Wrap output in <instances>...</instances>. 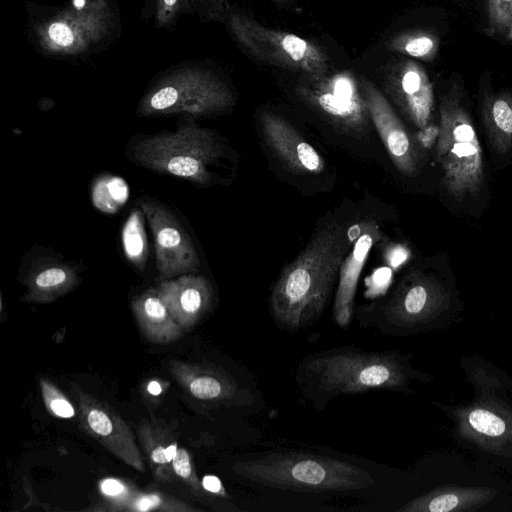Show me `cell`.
Wrapping results in <instances>:
<instances>
[{
	"instance_id": "4dcf8cb0",
	"label": "cell",
	"mask_w": 512,
	"mask_h": 512,
	"mask_svg": "<svg viewBox=\"0 0 512 512\" xmlns=\"http://www.w3.org/2000/svg\"><path fill=\"white\" fill-rule=\"evenodd\" d=\"M177 450L178 447L175 443L167 446L158 445L150 450L149 457L154 464L165 465L172 463Z\"/></svg>"
},
{
	"instance_id": "ffe728a7",
	"label": "cell",
	"mask_w": 512,
	"mask_h": 512,
	"mask_svg": "<svg viewBox=\"0 0 512 512\" xmlns=\"http://www.w3.org/2000/svg\"><path fill=\"white\" fill-rule=\"evenodd\" d=\"M482 115L488 138L500 154L512 147V94L488 96L483 101Z\"/></svg>"
},
{
	"instance_id": "8fae6325",
	"label": "cell",
	"mask_w": 512,
	"mask_h": 512,
	"mask_svg": "<svg viewBox=\"0 0 512 512\" xmlns=\"http://www.w3.org/2000/svg\"><path fill=\"white\" fill-rule=\"evenodd\" d=\"M369 116L396 168L415 175L420 167L419 150L385 96L370 82H363Z\"/></svg>"
},
{
	"instance_id": "d6986e66",
	"label": "cell",
	"mask_w": 512,
	"mask_h": 512,
	"mask_svg": "<svg viewBox=\"0 0 512 512\" xmlns=\"http://www.w3.org/2000/svg\"><path fill=\"white\" fill-rule=\"evenodd\" d=\"M435 292L426 279L412 280L395 293L383 310V315L396 325L414 324L433 307Z\"/></svg>"
},
{
	"instance_id": "5b68a950",
	"label": "cell",
	"mask_w": 512,
	"mask_h": 512,
	"mask_svg": "<svg viewBox=\"0 0 512 512\" xmlns=\"http://www.w3.org/2000/svg\"><path fill=\"white\" fill-rule=\"evenodd\" d=\"M222 152L216 135L189 119L175 132L138 141L133 148V159L150 170L206 185L211 180L208 167Z\"/></svg>"
},
{
	"instance_id": "3957f363",
	"label": "cell",
	"mask_w": 512,
	"mask_h": 512,
	"mask_svg": "<svg viewBox=\"0 0 512 512\" xmlns=\"http://www.w3.org/2000/svg\"><path fill=\"white\" fill-rule=\"evenodd\" d=\"M236 472L263 486L305 492L361 490L373 476L349 462L302 452H274L241 461Z\"/></svg>"
},
{
	"instance_id": "ba28073f",
	"label": "cell",
	"mask_w": 512,
	"mask_h": 512,
	"mask_svg": "<svg viewBox=\"0 0 512 512\" xmlns=\"http://www.w3.org/2000/svg\"><path fill=\"white\" fill-rule=\"evenodd\" d=\"M306 370L321 391L332 395L397 388L405 381L399 363L379 353H327L311 359Z\"/></svg>"
},
{
	"instance_id": "52a82bcc",
	"label": "cell",
	"mask_w": 512,
	"mask_h": 512,
	"mask_svg": "<svg viewBox=\"0 0 512 512\" xmlns=\"http://www.w3.org/2000/svg\"><path fill=\"white\" fill-rule=\"evenodd\" d=\"M222 16L236 41L255 58L302 72L311 80L325 76L329 67L328 56L309 40L267 28L238 12L227 11Z\"/></svg>"
},
{
	"instance_id": "603a6c76",
	"label": "cell",
	"mask_w": 512,
	"mask_h": 512,
	"mask_svg": "<svg viewBox=\"0 0 512 512\" xmlns=\"http://www.w3.org/2000/svg\"><path fill=\"white\" fill-rule=\"evenodd\" d=\"M142 213L139 209H133L122 231L125 255L135 266L141 269L147 259V240Z\"/></svg>"
},
{
	"instance_id": "d6a6232c",
	"label": "cell",
	"mask_w": 512,
	"mask_h": 512,
	"mask_svg": "<svg viewBox=\"0 0 512 512\" xmlns=\"http://www.w3.org/2000/svg\"><path fill=\"white\" fill-rule=\"evenodd\" d=\"M101 490L108 496H116L124 491V486L115 479H106L101 484Z\"/></svg>"
},
{
	"instance_id": "30bf717a",
	"label": "cell",
	"mask_w": 512,
	"mask_h": 512,
	"mask_svg": "<svg viewBox=\"0 0 512 512\" xmlns=\"http://www.w3.org/2000/svg\"><path fill=\"white\" fill-rule=\"evenodd\" d=\"M140 207L152 230L156 265L164 278L195 271L199 258L188 233L178 219L161 203L142 199Z\"/></svg>"
},
{
	"instance_id": "2e32d148",
	"label": "cell",
	"mask_w": 512,
	"mask_h": 512,
	"mask_svg": "<svg viewBox=\"0 0 512 512\" xmlns=\"http://www.w3.org/2000/svg\"><path fill=\"white\" fill-rule=\"evenodd\" d=\"M81 407L84 421L96 439L125 462L143 471L133 437L121 418L113 410L87 398L81 399Z\"/></svg>"
},
{
	"instance_id": "d4e9b609",
	"label": "cell",
	"mask_w": 512,
	"mask_h": 512,
	"mask_svg": "<svg viewBox=\"0 0 512 512\" xmlns=\"http://www.w3.org/2000/svg\"><path fill=\"white\" fill-rule=\"evenodd\" d=\"M128 188L125 182L116 177L105 178L95 184L93 201L99 209L112 213L127 199Z\"/></svg>"
},
{
	"instance_id": "7a4b0ae2",
	"label": "cell",
	"mask_w": 512,
	"mask_h": 512,
	"mask_svg": "<svg viewBox=\"0 0 512 512\" xmlns=\"http://www.w3.org/2000/svg\"><path fill=\"white\" fill-rule=\"evenodd\" d=\"M351 229L330 223L319 229L306 247L288 264L270 296L274 319L298 330L323 310L350 246Z\"/></svg>"
},
{
	"instance_id": "8992f818",
	"label": "cell",
	"mask_w": 512,
	"mask_h": 512,
	"mask_svg": "<svg viewBox=\"0 0 512 512\" xmlns=\"http://www.w3.org/2000/svg\"><path fill=\"white\" fill-rule=\"evenodd\" d=\"M437 158L447 190L458 200L474 194L482 186L481 147L462 94L453 85L440 105Z\"/></svg>"
},
{
	"instance_id": "e0dca14e",
	"label": "cell",
	"mask_w": 512,
	"mask_h": 512,
	"mask_svg": "<svg viewBox=\"0 0 512 512\" xmlns=\"http://www.w3.org/2000/svg\"><path fill=\"white\" fill-rule=\"evenodd\" d=\"M219 18L218 0H142L140 18L157 29L173 30L181 18Z\"/></svg>"
},
{
	"instance_id": "5bb4252c",
	"label": "cell",
	"mask_w": 512,
	"mask_h": 512,
	"mask_svg": "<svg viewBox=\"0 0 512 512\" xmlns=\"http://www.w3.org/2000/svg\"><path fill=\"white\" fill-rule=\"evenodd\" d=\"M356 227L357 238L340 267L339 283L334 301V319L341 327H346L351 321L361 271L372 246L380 238L379 227L374 221H364Z\"/></svg>"
},
{
	"instance_id": "cb8c5ba5",
	"label": "cell",
	"mask_w": 512,
	"mask_h": 512,
	"mask_svg": "<svg viewBox=\"0 0 512 512\" xmlns=\"http://www.w3.org/2000/svg\"><path fill=\"white\" fill-rule=\"evenodd\" d=\"M189 390L193 396L203 400H227L236 395L235 383L227 376L214 371H205L192 379Z\"/></svg>"
},
{
	"instance_id": "8d00e7d4",
	"label": "cell",
	"mask_w": 512,
	"mask_h": 512,
	"mask_svg": "<svg viewBox=\"0 0 512 512\" xmlns=\"http://www.w3.org/2000/svg\"><path fill=\"white\" fill-rule=\"evenodd\" d=\"M506 38L509 40V41H512V21H511V24L508 28V31L506 32Z\"/></svg>"
},
{
	"instance_id": "7402d4cb",
	"label": "cell",
	"mask_w": 512,
	"mask_h": 512,
	"mask_svg": "<svg viewBox=\"0 0 512 512\" xmlns=\"http://www.w3.org/2000/svg\"><path fill=\"white\" fill-rule=\"evenodd\" d=\"M439 37L426 29H414L396 35L389 49L425 62L433 61L439 51Z\"/></svg>"
},
{
	"instance_id": "f546056e",
	"label": "cell",
	"mask_w": 512,
	"mask_h": 512,
	"mask_svg": "<svg viewBox=\"0 0 512 512\" xmlns=\"http://www.w3.org/2000/svg\"><path fill=\"white\" fill-rule=\"evenodd\" d=\"M391 281V271L388 268L376 271L368 280V297L379 296L387 290Z\"/></svg>"
},
{
	"instance_id": "ac0fdd59",
	"label": "cell",
	"mask_w": 512,
	"mask_h": 512,
	"mask_svg": "<svg viewBox=\"0 0 512 512\" xmlns=\"http://www.w3.org/2000/svg\"><path fill=\"white\" fill-rule=\"evenodd\" d=\"M132 307L145 336L155 343H169L180 337L182 328L174 320L156 288L133 300Z\"/></svg>"
},
{
	"instance_id": "74e56055",
	"label": "cell",
	"mask_w": 512,
	"mask_h": 512,
	"mask_svg": "<svg viewBox=\"0 0 512 512\" xmlns=\"http://www.w3.org/2000/svg\"><path fill=\"white\" fill-rule=\"evenodd\" d=\"M274 1H278V2H287L289 0H274Z\"/></svg>"
},
{
	"instance_id": "e575fe53",
	"label": "cell",
	"mask_w": 512,
	"mask_h": 512,
	"mask_svg": "<svg viewBox=\"0 0 512 512\" xmlns=\"http://www.w3.org/2000/svg\"><path fill=\"white\" fill-rule=\"evenodd\" d=\"M407 256V251L403 247L397 246L388 253L387 259L391 266L397 267L406 260Z\"/></svg>"
},
{
	"instance_id": "44dd1931",
	"label": "cell",
	"mask_w": 512,
	"mask_h": 512,
	"mask_svg": "<svg viewBox=\"0 0 512 512\" xmlns=\"http://www.w3.org/2000/svg\"><path fill=\"white\" fill-rule=\"evenodd\" d=\"M77 281V273L71 266L48 263L29 277L28 295L34 300H51L70 290Z\"/></svg>"
},
{
	"instance_id": "1f68e13d",
	"label": "cell",
	"mask_w": 512,
	"mask_h": 512,
	"mask_svg": "<svg viewBox=\"0 0 512 512\" xmlns=\"http://www.w3.org/2000/svg\"><path fill=\"white\" fill-rule=\"evenodd\" d=\"M201 483L203 489L206 491L222 497L227 496L226 491L218 477L213 475L204 476Z\"/></svg>"
},
{
	"instance_id": "f1b7e54d",
	"label": "cell",
	"mask_w": 512,
	"mask_h": 512,
	"mask_svg": "<svg viewBox=\"0 0 512 512\" xmlns=\"http://www.w3.org/2000/svg\"><path fill=\"white\" fill-rule=\"evenodd\" d=\"M43 387L47 405L54 415L61 418H70L74 415V408L67 399L62 397L60 394L56 395L50 386L43 385Z\"/></svg>"
},
{
	"instance_id": "4fadbf2b",
	"label": "cell",
	"mask_w": 512,
	"mask_h": 512,
	"mask_svg": "<svg viewBox=\"0 0 512 512\" xmlns=\"http://www.w3.org/2000/svg\"><path fill=\"white\" fill-rule=\"evenodd\" d=\"M390 89L404 115L416 127L429 125L434 105L433 85L426 70L413 60L403 61L394 73Z\"/></svg>"
},
{
	"instance_id": "484cf974",
	"label": "cell",
	"mask_w": 512,
	"mask_h": 512,
	"mask_svg": "<svg viewBox=\"0 0 512 512\" xmlns=\"http://www.w3.org/2000/svg\"><path fill=\"white\" fill-rule=\"evenodd\" d=\"M488 35L504 34L512 21V0H487Z\"/></svg>"
},
{
	"instance_id": "836d02e7",
	"label": "cell",
	"mask_w": 512,
	"mask_h": 512,
	"mask_svg": "<svg viewBox=\"0 0 512 512\" xmlns=\"http://www.w3.org/2000/svg\"><path fill=\"white\" fill-rule=\"evenodd\" d=\"M160 498L156 495H147L139 498L136 501V509L139 511H148L159 505Z\"/></svg>"
},
{
	"instance_id": "83f0119b",
	"label": "cell",
	"mask_w": 512,
	"mask_h": 512,
	"mask_svg": "<svg viewBox=\"0 0 512 512\" xmlns=\"http://www.w3.org/2000/svg\"><path fill=\"white\" fill-rule=\"evenodd\" d=\"M172 468L176 475L188 481L195 489L200 490V483L193 472L190 456L184 448H178L172 460Z\"/></svg>"
},
{
	"instance_id": "d590c367",
	"label": "cell",
	"mask_w": 512,
	"mask_h": 512,
	"mask_svg": "<svg viewBox=\"0 0 512 512\" xmlns=\"http://www.w3.org/2000/svg\"><path fill=\"white\" fill-rule=\"evenodd\" d=\"M147 390L152 395H159L162 392L160 384L156 381L150 382L147 387Z\"/></svg>"
},
{
	"instance_id": "277c9868",
	"label": "cell",
	"mask_w": 512,
	"mask_h": 512,
	"mask_svg": "<svg viewBox=\"0 0 512 512\" xmlns=\"http://www.w3.org/2000/svg\"><path fill=\"white\" fill-rule=\"evenodd\" d=\"M230 87L218 73L197 60H185L158 73L141 97L142 117L184 115L203 117L232 106Z\"/></svg>"
},
{
	"instance_id": "9c48e42d",
	"label": "cell",
	"mask_w": 512,
	"mask_h": 512,
	"mask_svg": "<svg viewBox=\"0 0 512 512\" xmlns=\"http://www.w3.org/2000/svg\"><path fill=\"white\" fill-rule=\"evenodd\" d=\"M297 92L340 129L355 135L366 131L367 104L350 72L312 80L308 86L298 87Z\"/></svg>"
},
{
	"instance_id": "7c38bea8",
	"label": "cell",
	"mask_w": 512,
	"mask_h": 512,
	"mask_svg": "<svg viewBox=\"0 0 512 512\" xmlns=\"http://www.w3.org/2000/svg\"><path fill=\"white\" fill-rule=\"evenodd\" d=\"M259 119L265 143L290 170L313 174L324 170L321 155L290 122L267 111L261 113Z\"/></svg>"
},
{
	"instance_id": "9a60e30c",
	"label": "cell",
	"mask_w": 512,
	"mask_h": 512,
	"mask_svg": "<svg viewBox=\"0 0 512 512\" xmlns=\"http://www.w3.org/2000/svg\"><path fill=\"white\" fill-rule=\"evenodd\" d=\"M158 293L182 329L191 328L211 307L213 289L201 275L184 274L158 285Z\"/></svg>"
},
{
	"instance_id": "4316f807",
	"label": "cell",
	"mask_w": 512,
	"mask_h": 512,
	"mask_svg": "<svg viewBox=\"0 0 512 512\" xmlns=\"http://www.w3.org/2000/svg\"><path fill=\"white\" fill-rule=\"evenodd\" d=\"M468 420L473 429L487 436H500L505 432L504 421L496 414L485 409L470 412Z\"/></svg>"
},
{
	"instance_id": "6da1fadb",
	"label": "cell",
	"mask_w": 512,
	"mask_h": 512,
	"mask_svg": "<svg viewBox=\"0 0 512 512\" xmlns=\"http://www.w3.org/2000/svg\"><path fill=\"white\" fill-rule=\"evenodd\" d=\"M26 36L43 58L75 61L99 54L122 34L117 0L24 1Z\"/></svg>"
}]
</instances>
